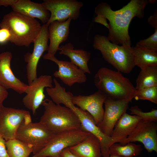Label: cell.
<instances>
[{"mask_svg": "<svg viewBox=\"0 0 157 157\" xmlns=\"http://www.w3.org/2000/svg\"><path fill=\"white\" fill-rule=\"evenodd\" d=\"M147 0H131L119 10H112L109 4L101 2L95 8V13L109 21L108 39L115 44L131 47L129 28L133 18L142 19L144 15V9L149 3ZM107 21V20H106Z\"/></svg>", "mask_w": 157, "mask_h": 157, "instance_id": "obj_1", "label": "cell"}, {"mask_svg": "<svg viewBox=\"0 0 157 157\" xmlns=\"http://www.w3.org/2000/svg\"><path fill=\"white\" fill-rule=\"evenodd\" d=\"M94 81L98 90L112 99L129 102L134 98L135 88L119 71L102 67L95 74Z\"/></svg>", "mask_w": 157, "mask_h": 157, "instance_id": "obj_2", "label": "cell"}, {"mask_svg": "<svg viewBox=\"0 0 157 157\" xmlns=\"http://www.w3.org/2000/svg\"><path fill=\"white\" fill-rule=\"evenodd\" d=\"M0 27L9 31L11 42L17 46L27 47L33 43L42 26L35 18L12 11L4 16Z\"/></svg>", "mask_w": 157, "mask_h": 157, "instance_id": "obj_3", "label": "cell"}, {"mask_svg": "<svg viewBox=\"0 0 157 157\" xmlns=\"http://www.w3.org/2000/svg\"><path fill=\"white\" fill-rule=\"evenodd\" d=\"M42 105L44 111L40 121L55 133L72 130H82L78 117L70 108L56 104L48 99L44 100Z\"/></svg>", "mask_w": 157, "mask_h": 157, "instance_id": "obj_4", "label": "cell"}, {"mask_svg": "<svg viewBox=\"0 0 157 157\" xmlns=\"http://www.w3.org/2000/svg\"><path fill=\"white\" fill-rule=\"evenodd\" d=\"M93 47L118 71L128 74L135 66L133 47L118 45L111 42L107 37L99 34L94 35Z\"/></svg>", "mask_w": 157, "mask_h": 157, "instance_id": "obj_5", "label": "cell"}, {"mask_svg": "<svg viewBox=\"0 0 157 157\" xmlns=\"http://www.w3.org/2000/svg\"><path fill=\"white\" fill-rule=\"evenodd\" d=\"M56 134L40 121L33 122L31 119L22 122L17 130L15 138L31 145L34 155L44 148Z\"/></svg>", "mask_w": 157, "mask_h": 157, "instance_id": "obj_6", "label": "cell"}, {"mask_svg": "<svg viewBox=\"0 0 157 157\" xmlns=\"http://www.w3.org/2000/svg\"><path fill=\"white\" fill-rule=\"evenodd\" d=\"M90 133L82 129L65 131L56 134L46 147L31 157H60L64 149L79 143Z\"/></svg>", "mask_w": 157, "mask_h": 157, "instance_id": "obj_7", "label": "cell"}, {"mask_svg": "<svg viewBox=\"0 0 157 157\" xmlns=\"http://www.w3.org/2000/svg\"><path fill=\"white\" fill-rule=\"evenodd\" d=\"M42 4L50 13L46 24L58 21L64 22L68 19H77L80 15L83 3L76 0H44Z\"/></svg>", "mask_w": 157, "mask_h": 157, "instance_id": "obj_8", "label": "cell"}, {"mask_svg": "<svg viewBox=\"0 0 157 157\" xmlns=\"http://www.w3.org/2000/svg\"><path fill=\"white\" fill-rule=\"evenodd\" d=\"M31 119L28 111L3 106L0 110V135L6 141L15 138L22 122Z\"/></svg>", "mask_w": 157, "mask_h": 157, "instance_id": "obj_9", "label": "cell"}, {"mask_svg": "<svg viewBox=\"0 0 157 157\" xmlns=\"http://www.w3.org/2000/svg\"><path fill=\"white\" fill-rule=\"evenodd\" d=\"M48 26L46 24L42 25L40 31L33 42L32 52L27 53L24 56V61L27 63L26 77L28 85L37 78V69L38 62L44 52L48 50Z\"/></svg>", "mask_w": 157, "mask_h": 157, "instance_id": "obj_10", "label": "cell"}, {"mask_svg": "<svg viewBox=\"0 0 157 157\" xmlns=\"http://www.w3.org/2000/svg\"><path fill=\"white\" fill-rule=\"evenodd\" d=\"M52 83L51 76L42 75L33 80L30 85H28L25 92L26 95L23 97L22 102L26 108L32 111L33 115L45 97L44 89L53 87Z\"/></svg>", "mask_w": 157, "mask_h": 157, "instance_id": "obj_11", "label": "cell"}, {"mask_svg": "<svg viewBox=\"0 0 157 157\" xmlns=\"http://www.w3.org/2000/svg\"><path fill=\"white\" fill-rule=\"evenodd\" d=\"M129 103L126 100H114L106 97L104 102L105 109L103 119L97 125L104 133L111 136L117 122L128 108Z\"/></svg>", "mask_w": 157, "mask_h": 157, "instance_id": "obj_12", "label": "cell"}, {"mask_svg": "<svg viewBox=\"0 0 157 157\" xmlns=\"http://www.w3.org/2000/svg\"><path fill=\"white\" fill-rule=\"evenodd\" d=\"M157 131L156 122L142 119L127 138L126 143L139 142L142 143L148 152L154 151L157 153Z\"/></svg>", "mask_w": 157, "mask_h": 157, "instance_id": "obj_13", "label": "cell"}, {"mask_svg": "<svg viewBox=\"0 0 157 157\" xmlns=\"http://www.w3.org/2000/svg\"><path fill=\"white\" fill-rule=\"evenodd\" d=\"M74 108L73 111L80 120L82 130L89 132L98 139L100 143L101 156L109 157L110 146L119 141L104 133L96 124L93 117L88 112L76 106Z\"/></svg>", "mask_w": 157, "mask_h": 157, "instance_id": "obj_14", "label": "cell"}, {"mask_svg": "<svg viewBox=\"0 0 157 157\" xmlns=\"http://www.w3.org/2000/svg\"><path fill=\"white\" fill-rule=\"evenodd\" d=\"M43 58L51 60L58 65V70L55 71L53 75L67 85L71 86L75 83H82L86 81L85 73L71 62L59 60L55 56L47 53Z\"/></svg>", "mask_w": 157, "mask_h": 157, "instance_id": "obj_15", "label": "cell"}, {"mask_svg": "<svg viewBox=\"0 0 157 157\" xmlns=\"http://www.w3.org/2000/svg\"><path fill=\"white\" fill-rule=\"evenodd\" d=\"M106 97L104 93L98 90L89 95H73L71 101L74 105L89 113L93 118L97 125L103 119L104 111L103 104Z\"/></svg>", "mask_w": 157, "mask_h": 157, "instance_id": "obj_16", "label": "cell"}, {"mask_svg": "<svg viewBox=\"0 0 157 157\" xmlns=\"http://www.w3.org/2000/svg\"><path fill=\"white\" fill-rule=\"evenodd\" d=\"M12 57L10 52L0 53V83L6 89H12L19 94L25 93L28 85L14 75L10 66Z\"/></svg>", "mask_w": 157, "mask_h": 157, "instance_id": "obj_17", "label": "cell"}, {"mask_svg": "<svg viewBox=\"0 0 157 157\" xmlns=\"http://www.w3.org/2000/svg\"><path fill=\"white\" fill-rule=\"evenodd\" d=\"M71 20L68 19L64 22L55 21L49 25L48 30L50 43L47 54L55 56L60 44L67 39Z\"/></svg>", "mask_w": 157, "mask_h": 157, "instance_id": "obj_18", "label": "cell"}, {"mask_svg": "<svg viewBox=\"0 0 157 157\" xmlns=\"http://www.w3.org/2000/svg\"><path fill=\"white\" fill-rule=\"evenodd\" d=\"M13 11L26 16L37 18L43 24L49 20L50 13L42 3H35L30 0H17L11 6Z\"/></svg>", "mask_w": 157, "mask_h": 157, "instance_id": "obj_19", "label": "cell"}, {"mask_svg": "<svg viewBox=\"0 0 157 157\" xmlns=\"http://www.w3.org/2000/svg\"><path fill=\"white\" fill-rule=\"evenodd\" d=\"M142 119L136 115H131L126 112L120 117L116 123L111 137L118 141L120 144H126L127 137L133 131Z\"/></svg>", "mask_w": 157, "mask_h": 157, "instance_id": "obj_20", "label": "cell"}, {"mask_svg": "<svg viewBox=\"0 0 157 157\" xmlns=\"http://www.w3.org/2000/svg\"><path fill=\"white\" fill-rule=\"evenodd\" d=\"M70 151L79 157H101L100 143L90 134L81 142L69 148Z\"/></svg>", "mask_w": 157, "mask_h": 157, "instance_id": "obj_21", "label": "cell"}, {"mask_svg": "<svg viewBox=\"0 0 157 157\" xmlns=\"http://www.w3.org/2000/svg\"><path fill=\"white\" fill-rule=\"evenodd\" d=\"M58 50L60 55L68 57L72 63L76 65L85 73L90 74L88 62L91 57V53L83 49H74L73 44L68 43L59 47Z\"/></svg>", "mask_w": 157, "mask_h": 157, "instance_id": "obj_22", "label": "cell"}, {"mask_svg": "<svg viewBox=\"0 0 157 157\" xmlns=\"http://www.w3.org/2000/svg\"><path fill=\"white\" fill-rule=\"evenodd\" d=\"M134 64L141 69L150 66H157V52L136 44L133 47Z\"/></svg>", "mask_w": 157, "mask_h": 157, "instance_id": "obj_23", "label": "cell"}, {"mask_svg": "<svg viewBox=\"0 0 157 157\" xmlns=\"http://www.w3.org/2000/svg\"><path fill=\"white\" fill-rule=\"evenodd\" d=\"M9 157H28L32 153V146L16 138L6 141Z\"/></svg>", "mask_w": 157, "mask_h": 157, "instance_id": "obj_24", "label": "cell"}, {"mask_svg": "<svg viewBox=\"0 0 157 157\" xmlns=\"http://www.w3.org/2000/svg\"><path fill=\"white\" fill-rule=\"evenodd\" d=\"M157 86V66L141 69L136 80V90Z\"/></svg>", "mask_w": 157, "mask_h": 157, "instance_id": "obj_25", "label": "cell"}, {"mask_svg": "<svg viewBox=\"0 0 157 157\" xmlns=\"http://www.w3.org/2000/svg\"><path fill=\"white\" fill-rule=\"evenodd\" d=\"M142 150L140 144L129 142L122 145L115 143L110 146L109 154L110 155H117L123 157H133L139 155Z\"/></svg>", "mask_w": 157, "mask_h": 157, "instance_id": "obj_26", "label": "cell"}, {"mask_svg": "<svg viewBox=\"0 0 157 157\" xmlns=\"http://www.w3.org/2000/svg\"><path fill=\"white\" fill-rule=\"evenodd\" d=\"M136 100H147L157 104V86L136 90L134 97Z\"/></svg>", "mask_w": 157, "mask_h": 157, "instance_id": "obj_27", "label": "cell"}, {"mask_svg": "<svg viewBox=\"0 0 157 157\" xmlns=\"http://www.w3.org/2000/svg\"><path fill=\"white\" fill-rule=\"evenodd\" d=\"M131 114L140 117L142 119L149 121L157 122V110L152 108L149 112H144L137 106H132L129 109Z\"/></svg>", "mask_w": 157, "mask_h": 157, "instance_id": "obj_28", "label": "cell"}, {"mask_svg": "<svg viewBox=\"0 0 157 157\" xmlns=\"http://www.w3.org/2000/svg\"><path fill=\"white\" fill-rule=\"evenodd\" d=\"M136 44L147 49L157 52V28L154 33L147 39L141 40Z\"/></svg>", "mask_w": 157, "mask_h": 157, "instance_id": "obj_29", "label": "cell"}, {"mask_svg": "<svg viewBox=\"0 0 157 157\" xmlns=\"http://www.w3.org/2000/svg\"><path fill=\"white\" fill-rule=\"evenodd\" d=\"M11 36L9 31L6 28L0 29V44H4L10 41Z\"/></svg>", "mask_w": 157, "mask_h": 157, "instance_id": "obj_30", "label": "cell"}, {"mask_svg": "<svg viewBox=\"0 0 157 157\" xmlns=\"http://www.w3.org/2000/svg\"><path fill=\"white\" fill-rule=\"evenodd\" d=\"M7 89L0 83V110L3 106V103L8 95Z\"/></svg>", "mask_w": 157, "mask_h": 157, "instance_id": "obj_31", "label": "cell"}, {"mask_svg": "<svg viewBox=\"0 0 157 157\" xmlns=\"http://www.w3.org/2000/svg\"><path fill=\"white\" fill-rule=\"evenodd\" d=\"M6 141L0 135V157H9L6 145Z\"/></svg>", "mask_w": 157, "mask_h": 157, "instance_id": "obj_32", "label": "cell"}, {"mask_svg": "<svg viewBox=\"0 0 157 157\" xmlns=\"http://www.w3.org/2000/svg\"><path fill=\"white\" fill-rule=\"evenodd\" d=\"M148 23L155 28H157V10H155L154 14L151 15L147 20Z\"/></svg>", "mask_w": 157, "mask_h": 157, "instance_id": "obj_33", "label": "cell"}, {"mask_svg": "<svg viewBox=\"0 0 157 157\" xmlns=\"http://www.w3.org/2000/svg\"><path fill=\"white\" fill-rule=\"evenodd\" d=\"M60 157H79L72 153L69 148L63 150L60 154Z\"/></svg>", "mask_w": 157, "mask_h": 157, "instance_id": "obj_34", "label": "cell"}, {"mask_svg": "<svg viewBox=\"0 0 157 157\" xmlns=\"http://www.w3.org/2000/svg\"><path fill=\"white\" fill-rule=\"evenodd\" d=\"M17 0H0V6H3L5 7L12 6Z\"/></svg>", "mask_w": 157, "mask_h": 157, "instance_id": "obj_35", "label": "cell"}, {"mask_svg": "<svg viewBox=\"0 0 157 157\" xmlns=\"http://www.w3.org/2000/svg\"><path fill=\"white\" fill-rule=\"evenodd\" d=\"M109 157H123L122 156L117 155H110Z\"/></svg>", "mask_w": 157, "mask_h": 157, "instance_id": "obj_36", "label": "cell"}, {"mask_svg": "<svg viewBox=\"0 0 157 157\" xmlns=\"http://www.w3.org/2000/svg\"><path fill=\"white\" fill-rule=\"evenodd\" d=\"M149 2L150 3H155L156 2V0H149Z\"/></svg>", "mask_w": 157, "mask_h": 157, "instance_id": "obj_37", "label": "cell"}]
</instances>
